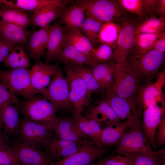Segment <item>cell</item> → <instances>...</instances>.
Returning <instances> with one entry per match:
<instances>
[{
  "label": "cell",
  "mask_w": 165,
  "mask_h": 165,
  "mask_svg": "<svg viewBox=\"0 0 165 165\" xmlns=\"http://www.w3.org/2000/svg\"><path fill=\"white\" fill-rule=\"evenodd\" d=\"M165 56V53L152 50L142 54L130 53L120 64L141 81L156 73L163 64Z\"/></svg>",
  "instance_id": "obj_1"
},
{
  "label": "cell",
  "mask_w": 165,
  "mask_h": 165,
  "mask_svg": "<svg viewBox=\"0 0 165 165\" xmlns=\"http://www.w3.org/2000/svg\"><path fill=\"white\" fill-rule=\"evenodd\" d=\"M74 2L84 8L86 16L103 23L117 21L127 16L118 0H78Z\"/></svg>",
  "instance_id": "obj_2"
},
{
  "label": "cell",
  "mask_w": 165,
  "mask_h": 165,
  "mask_svg": "<svg viewBox=\"0 0 165 165\" xmlns=\"http://www.w3.org/2000/svg\"><path fill=\"white\" fill-rule=\"evenodd\" d=\"M19 108L24 118L53 127L57 109L41 94L25 100Z\"/></svg>",
  "instance_id": "obj_3"
},
{
  "label": "cell",
  "mask_w": 165,
  "mask_h": 165,
  "mask_svg": "<svg viewBox=\"0 0 165 165\" xmlns=\"http://www.w3.org/2000/svg\"><path fill=\"white\" fill-rule=\"evenodd\" d=\"M143 105H141L135 114L132 124L124 133L111 155H120L134 152L145 145L148 141L144 132L142 122Z\"/></svg>",
  "instance_id": "obj_4"
},
{
  "label": "cell",
  "mask_w": 165,
  "mask_h": 165,
  "mask_svg": "<svg viewBox=\"0 0 165 165\" xmlns=\"http://www.w3.org/2000/svg\"><path fill=\"white\" fill-rule=\"evenodd\" d=\"M0 81L14 94L22 96L25 100L38 94L32 86L30 69L28 68L0 71Z\"/></svg>",
  "instance_id": "obj_5"
},
{
  "label": "cell",
  "mask_w": 165,
  "mask_h": 165,
  "mask_svg": "<svg viewBox=\"0 0 165 165\" xmlns=\"http://www.w3.org/2000/svg\"><path fill=\"white\" fill-rule=\"evenodd\" d=\"M48 100L58 110L67 111L74 108L69 98V86L67 77L58 66L47 88Z\"/></svg>",
  "instance_id": "obj_6"
},
{
  "label": "cell",
  "mask_w": 165,
  "mask_h": 165,
  "mask_svg": "<svg viewBox=\"0 0 165 165\" xmlns=\"http://www.w3.org/2000/svg\"><path fill=\"white\" fill-rule=\"evenodd\" d=\"M53 137L52 127L24 118L20 119L18 134L16 138L42 149L45 142Z\"/></svg>",
  "instance_id": "obj_7"
},
{
  "label": "cell",
  "mask_w": 165,
  "mask_h": 165,
  "mask_svg": "<svg viewBox=\"0 0 165 165\" xmlns=\"http://www.w3.org/2000/svg\"><path fill=\"white\" fill-rule=\"evenodd\" d=\"M105 152L104 146L96 145L87 138L76 152L61 160L50 161L48 165H89L101 158Z\"/></svg>",
  "instance_id": "obj_8"
},
{
  "label": "cell",
  "mask_w": 165,
  "mask_h": 165,
  "mask_svg": "<svg viewBox=\"0 0 165 165\" xmlns=\"http://www.w3.org/2000/svg\"><path fill=\"white\" fill-rule=\"evenodd\" d=\"M141 82L139 79L119 63L114 75L113 83L105 91L123 98L134 99L142 85Z\"/></svg>",
  "instance_id": "obj_9"
},
{
  "label": "cell",
  "mask_w": 165,
  "mask_h": 165,
  "mask_svg": "<svg viewBox=\"0 0 165 165\" xmlns=\"http://www.w3.org/2000/svg\"><path fill=\"white\" fill-rule=\"evenodd\" d=\"M120 30L118 38L113 49L112 60L121 64L125 61L131 52L134 44V31L137 21L126 16L118 20Z\"/></svg>",
  "instance_id": "obj_10"
},
{
  "label": "cell",
  "mask_w": 165,
  "mask_h": 165,
  "mask_svg": "<svg viewBox=\"0 0 165 165\" xmlns=\"http://www.w3.org/2000/svg\"><path fill=\"white\" fill-rule=\"evenodd\" d=\"M69 86V98L74 109L82 113L90 105L91 94L82 79L69 65L65 67Z\"/></svg>",
  "instance_id": "obj_11"
},
{
  "label": "cell",
  "mask_w": 165,
  "mask_h": 165,
  "mask_svg": "<svg viewBox=\"0 0 165 165\" xmlns=\"http://www.w3.org/2000/svg\"><path fill=\"white\" fill-rule=\"evenodd\" d=\"M165 84L164 68L158 73L154 83L148 82L145 85L141 86L137 99L142 105L143 108L154 106L158 103H165L162 92Z\"/></svg>",
  "instance_id": "obj_12"
},
{
  "label": "cell",
  "mask_w": 165,
  "mask_h": 165,
  "mask_svg": "<svg viewBox=\"0 0 165 165\" xmlns=\"http://www.w3.org/2000/svg\"><path fill=\"white\" fill-rule=\"evenodd\" d=\"M165 118V104L158 103L154 106L143 108L142 126L145 137L154 148L156 147L155 135L157 127Z\"/></svg>",
  "instance_id": "obj_13"
},
{
  "label": "cell",
  "mask_w": 165,
  "mask_h": 165,
  "mask_svg": "<svg viewBox=\"0 0 165 165\" xmlns=\"http://www.w3.org/2000/svg\"><path fill=\"white\" fill-rule=\"evenodd\" d=\"M58 67L57 65H50L38 61L30 69L32 86L38 94L48 100L47 88Z\"/></svg>",
  "instance_id": "obj_14"
},
{
  "label": "cell",
  "mask_w": 165,
  "mask_h": 165,
  "mask_svg": "<svg viewBox=\"0 0 165 165\" xmlns=\"http://www.w3.org/2000/svg\"><path fill=\"white\" fill-rule=\"evenodd\" d=\"M54 137L81 143L88 137L77 125L73 116L56 117L53 127Z\"/></svg>",
  "instance_id": "obj_15"
},
{
  "label": "cell",
  "mask_w": 165,
  "mask_h": 165,
  "mask_svg": "<svg viewBox=\"0 0 165 165\" xmlns=\"http://www.w3.org/2000/svg\"><path fill=\"white\" fill-rule=\"evenodd\" d=\"M16 147L22 165H48L51 160L46 153L37 146L17 138L13 141Z\"/></svg>",
  "instance_id": "obj_16"
},
{
  "label": "cell",
  "mask_w": 165,
  "mask_h": 165,
  "mask_svg": "<svg viewBox=\"0 0 165 165\" xmlns=\"http://www.w3.org/2000/svg\"><path fill=\"white\" fill-rule=\"evenodd\" d=\"M81 144L82 143L60 139L53 137L45 142L42 149L49 156L51 161H56L76 152Z\"/></svg>",
  "instance_id": "obj_17"
},
{
  "label": "cell",
  "mask_w": 165,
  "mask_h": 165,
  "mask_svg": "<svg viewBox=\"0 0 165 165\" xmlns=\"http://www.w3.org/2000/svg\"><path fill=\"white\" fill-rule=\"evenodd\" d=\"M52 27L50 24L31 33L26 44L29 59L40 60L46 49Z\"/></svg>",
  "instance_id": "obj_18"
},
{
  "label": "cell",
  "mask_w": 165,
  "mask_h": 165,
  "mask_svg": "<svg viewBox=\"0 0 165 165\" xmlns=\"http://www.w3.org/2000/svg\"><path fill=\"white\" fill-rule=\"evenodd\" d=\"M10 103L0 105V120L2 130L11 138L17 137L20 119L19 108Z\"/></svg>",
  "instance_id": "obj_19"
},
{
  "label": "cell",
  "mask_w": 165,
  "mask_h": 165,
  "mask_svg": "<svg viewBox=\"0 0 165 165\" xmlns=\"http://www.w3.org/2000/svg\"><path fill=\"white\" fill-rule=\"evenodd\" d=\"M86 108L84 116L95 120L101 126L114 125L121 121L106 98L100 101L95 106L90 105Z\"/></svg>",
  "instance_id": "obj_20"
},
{
  "label": "cell",
  "mask_w": 165,
  "mask_h": 165,
  "mask_svg": "<svg viewBox=\"0 0 165 165\" xmlns=\"http://www.w3.org/2000/svg\"><path fill=\"white\" fill-rule=\"evenodd\" d=\"M150 143L140 149L125 156L130 157L132 165H165V150L155 152L152 148Z\"/></svg>",
  "instance_id": "obj_21"
},
{
  "label": "cell",
  "mask_w": 165,
  "mask_h": 165,
  "mask_svg": "<svg viewBox=\"0 0 165 165\" xmlns=\"http://www.w3.org/2000/svg\"><path fill=\"white\" fill-rule=\"evenodd\" d=\"M105 92L106 99L121 120H126L132 116L141 104L137 99H127Z\"/></svg>",
  "instance_id": "obj_22"
},
{
  "label": "cell",
  "mask_w": 165,
  "mask_h": 165,
  "mask_svg": "<svg viewBox=\"0 0 165 165\" xmlns=\"http://www.w3.org/2000/svg\"><path fill=\"white\" fill-rule=\"evenodd\" d=\"M67 30L60 21L56 20L53 25L46 49L47 62L56 60L64 44Z\"/></svg>",
  "instance_id": "obj_23"
},
{
  "label": "cell",
  "mask_w": 165,
  "mask_h": 165,
  "mask_svg": "<svg viewBox=\"0 0 165 165\" xmlns=\"http://www.w3.org/2000/svg\"><path fill=\"white\" fill-rule=\"evenodd\" d=\"M2 1L5 6L32 12L49 7L65 9L68 4L72 2L65 0H17L14 1L2 0Z\"/></svg>",
  "instance_id": "obj_24"
},
{
  "label": "cell",
  "mask_w": 165,
  "mask_h": 165,
  "mask_svg": "<svg viewBox=\"0 0 165 165\" xmlns=\"http://www.w3.org/2000/svg\"><path fill=\"white\" fill-rule=\"evenodd\" d=\"M135 112L124 122L120 121L114 125H106V127L102 129L99 145L102 146L116 145L125 132L132 124Z\"/></svg>",
  "instance_id": "obj_25"
},
{
  "label": "cell",
  "mask_w": 165,
  "mask_h": 165,
  "mask_svg": "<svg viewBox=\"0 0 165 165\" xmlns=\"http://www.w3.org/2000/svg\"><path fill=\"white\" fill-rule=\"evenodd\" d=\"M56 60L67 65H86L91 67L97 63L89 55L65 43Z\"/></svg>",
  "instance_id": "obj_26"
},
{
  "label": "cell",
  "mask_w": 165,
  "mask_h": 165,
  "mask_svg": "<svg viewBox=\"0 0 165 165\" xmlns=\"http://www.w3.org/2000/svg\"><path fill=\"white\" fill-rule=\"evenodd\" d=\"M31 33L27 28L0 20V37L11 43L25 45Z\"/></svg>",
  "instance_id": "obj_27"
},
{
  "label": "cell",
  "mask_w": 165,
  "mask_h": 165,
  "mask_svg": "<svg viewBox=\"0 0 165 165\" xmlns=\"http://www.w3.org/2000/svg\"><path fill=\"white\" fill-rule=\"evenodd\" d=\"M73 116L75 122L82 132L96 145H99L102 129L101 125L92 119L87 118L81 112L72 110Z\"/></svg>",
  "instance_id": "obj_28"
},
{
  "label": "cell",
  "mask_w": 165,
  "mask_h": 165,
  "mask_svg": "<svg viewBox=\"0 0 165 165\" xmlns=\"http://www.w3.org/2000/svg\"><path fill=\"white\" fill-rule=\"evenodd\" d=\"M4 6L0 9L2 20L24 28H27L32 23V14L20 9Z\"/></svg>",
  "instance_id": "obj_29"
},
{
  "label": "cell",
  "mask_w": 165,
  "mask_h": 165,
  "mask_svg": "<svg viewBox=\"0 0 165 165\" xmlns=\"http://www.w3.org/2000/svg\"><path fill=\"white\" fill-rule=\"evenodd\" d=\"M85 13L82 7L74 5L64 9L60 21L67 30H79L86 18Z\"/></svg>",
  "instance_id": "obj_30"
},
{
  "label": "cell",
  "mask_w": 165,
  "mask_h": 165,
  "mask_svg": "<svg viewBox=\"0 0 165 165\" xmlns=\"http://www.w3.org/2000/svg\"><path fill=\"white\" fill-rule=\"evenodd\" d=\"M24 48V45H15L3 61L5 66L10 69L28 68L30 62Z\"/></svg>",
  "instance_id": "obj_31"
},
{
  "label": "cell",
  "mask_w": 165,
  "mask_h": 165,
  "mask_svg": "<svg viewBox=\"0 0 165 165\" xmlns=\"http://www.w3.org/2000/svg\"><path fill=\"white\" fill-rule=\"evenodd\" d=\"M64 9L55 7H45L32 12V23L35 27L42 28L60 18Z\"/></svg>",
  "instance_id": "obj_32"
},
{
  "label": "cell",
  "mask_w": 165,
  "mask_h": 165,
  "mask_svg": "<svg viewBox=\"0 0 165 165\" xmlns=\"http://www.w3.org/2000/svg\"><path fill=\"white\" fill-rule=\"evenodd\" d=\"M64 43L90 56L92 50L95 48L90 41L77 29L67 30Z\"/></svg>",
  "instance_id": "obj_33"
},
{
  "label": "cell",
  "mask_w": 165,
  "mask_h": 165,
  "mask_svg": "<svg viewBox=\"0 0 165 165\" xmlns=\"http://www.w3.org/2000/svg\"><path fill=\"white\" fill-rule=\"evenodd\" d=\"M165 27V17L150 16L138 23L135 28L134 35L158 33L164 31Z\"/></svg>",
  "instance_id": "obj_34"
},
{
  "label": "cell",
  "mask_w": 165,
  "mask_h": 165,
  "mask_svg": "<svg viewBox=\"0 0 165 165\" xmlns=\"http://www.w3.org/2000/svg\"><path fill=\"white\" fill-rule=\"evenodd\" d=\"M120 27L117 23L108 22L103 24L99 31L97 44L108 45L113 49L117 41Z\"/></svg>",
  "instance_id": "obj_35"
},
{
  "label": "cell",
  "mask_w": 165,
  "mask_h": 165,
  "mask_svg": "<svg viewBox=\"0 0 165 165\" xmlns=\"http://www.w3.org/2000/svg\"><path fill=\"white\" fill-rule=\"evenodd\" d=\"M164 34L165 31L154 34H141L135 35L131 53L136 54L145 53L150 50L156 41Z\"/></svg>",
  "instance_id": "obj_36"
},
{
  "label": "cell",
  "mask_w": 165,
  "mask_h": 165,
  "mask_svg": "<svg viewBox=\"0 0 165 165\" xmlns=\"http://www.w3.org/2000/svg\"><path fill=\"white\" fill-rule=\"evenodd\" d=\"M68 65L72 68L84 81L91 94L104 90L101 85L95 79L91 67L86 65Z\"/></svg>",
  "instance_id": "obj_37"
},
{
  "label": "cell",
  "mask_w": 165,
  "mask_h": 165,
  "mask_svg": "<svg viewBox=\"0 0 165 165\" xmlns=\"http://www.w3.org/2000/svg\"><path fill=\"white\" fill-rule=\"evenodd\" d=\"M103 24L93 18L86 16L79 30L94 47L97 44L99 33Z\"/></svg>",
  "instance_id": "obj_38"
},
{
  "label": "cell",
  "mask_w": 165,
  "mask_h": 165,
  "mask_svg": "<svg viewBox=\"0 0 165 165\" xmlns=\"http://www.w3.org/2000/svg\"><path fill=\"white\" fill-rule=\"evenodd\" d=\"M0 165H22L13 142L0 147Z\"/></svg>",
  "instance_id": "obj_39"
},
{
  "label": "cell",
  "mask_w": 165,
  "mask_h": 165,
  "mask_svg": "<svg viewBox=\"0 0 165 165\" xmlns=\"http://www.w3.org/2000/svg\"><path fill=\"white\" fill-rule=\"evenodd\" d=\"M119 63L111 60L105 63H97L91 67L93 74L101 85L103 79L110 72L115 71Z\"/></svg>",
  "instance_id": "obj_40"
},
{
  "label": "cell",
  "mask_w": 165,
  "mask_h": 165,
  "mask_svg": "<svg viewBox=\"0 0 165 165\" xmlns=\"http://www.w3.org/2000/svg\"><path fill=\"white\" fill-rule=\"evenodd\" d=\"M113 49L104 44H100L92 50L90 56L96 62L105 63L111 60L113 56Z\"/></svg>",
  "instance_id": "obj_41"
},
{
  "label": "cell",
  "mask_w": 165,
  "mask_h": 165,
  "mask_svg": "<svg viewBox=\"0 0 165 165\" xmlns=\"http://www.w3.org/2000/svg\"><path fill=\"white\" fill-rule=\"evenodd\" d=\"M120 5L125 10L137 15L139 17H144L145 10L142 0H118Z\"/></svg>",
  "instance_id": "obj_42"
},
{
  "label": "cell",
  "mask_w": 165,
  "mask_h": 165,
  "mask_svg": "<svg viewBox=\"0 0 165 165\" xmlns=\"http://www.w3.org/2000/svg\"><path fill=\"white\" fill-rule=\"evenodd\" d=\"M123 156L118 154L111 155L99 159L96 163V165H132V160L127 156Z\"/></svg>",
  "instance_id": "obj_43"
},
{
  "label": "cell",
  "mask_w": 165,
  "mask_h": 165,
  "mask_svg": "<svg viewBox=\"0 0 165 165\" xmlns=\"http://www.w3.org/2000/svg\"><path fill=\"white\" fill-rule=\"evenodd\" d=\"M8 102L18 107L20 104L16 95L0 81V105Z\"/></svg>",
  "instance_id": "obj_44"
},
{
  "label": "cell",
  "mask_w": 165,
  "mask_h": 165,
  "mask_svg": "<svg viewBox=\"0 0 165 165\" xmlns=\"http://www.w3.org/2000/svg\"><path fill=\"white\" fill-rule=\"evenodd\" d=\"M15 45L0 37V63L4 61Z\"/></svg>",
  "instance_id": "obj_45"
},
{
  "label": "cell",
  "mask_w": 165,
  "mask_h": 165,
  "mask_svg": "<svg viewBox=\"0 0 165 165\" xmlns=\"http://www.w3.org/2000/svg\"><path fill=\"white\" fill-rule=\"evenodd\" d=\"M157 130L155 138L156 144L158 146L163 145L165 143V118L162 119Z\"/></svg>",
  "instance_id": "obj_46"
},
{
  "label": "cell",
  "mask_w": 165,
  "mask_h": 165,
  "mask_svg": "<svg viewBox=\"0 0 165 165\" xmlns=\"http://www.w3.org/2000/svg\"><path fill=\"white\" fill-rule=\"evenodd\" d=\"M158 0H142L144 8L150 16H154L156 13V7Z\"/></svg>",
  "instance_id": "obj_47"
},
{
  "label": "cell",
  "mask_w": 165,
  "mask_h": 165,
  "mask_svg": "<svg viewBox=\"0 0 165 165\" xmlns=\"http://www.w3.org/2000/svg\"><path fill=\"white\" fill-rule=\"evenodd\" d=\"M151 50L165 53V34L163 35L156 41Z\"/></svg>",
  "instance_id": "obj_48"
},
{
  "label": "cell",
  "mask_w": 165,
  "mask_h": 165,
  "mask_svg": "<svg viewBox=\"0 0 165 165\" xmlns=\"http://www.w3.org/2000/svg\"><path fill=\"white\" fill-rule=\"evenodd\" d=\"M156 13L159 14L160 16H165V0H158Z\"/></svg>",
  "instance_id": "obj_49"
},
{
  "label": "cell",
  "mask_w": 165,
  "mask_h": 165,
  "mask_svg": "<svg viewBox=\"0 0 165 165\" xmlns=\"http://www.w3.org/2000/svg\"><path fill=\"white\" fill-rule=\"evenodd\" d=\"M13 141H11V138L4 134L0 132V147L5 145L11 144Z\"/></svg>",
  "instance_id": "obj_50"
},
{
  "label": "cell",
  "mask_w": 165,
  "mask_h": 165,
  "mask_svg": "<svg viewBox=\"0 0 165 165\" xmlns=\"http://www.w3.org/2000/svg\"><path fill=\"white\" fill-rule=\"evenodd\" d=\"M4 5L2 0H0V8L2 6Z\"/></svg>",
  "instance_id": "obj_51"
},
{
  "label": "cell",
  "mask_w": 165,
  "mask_h": 165,
  "mask_svg": "<svg viewBox=\"0 0 165 165\" xmlns=\"http://www.w3.org/2000/svg\"><path fill=\"white\" fill-rule=\"evenodd\" d=\"M2 131V127L1 126V123L0 120V132Z\"/></svg>",
  "instance_id": "obj_52"
},
{
  "label": "cell",
  "mask_w": 165,
  "mask_h": 165,
  "mask_svg": "<svg viewBox=\"0 0 165 165\" xmlns=\"http://www.w3.org/2000/svg\"><path fill=\"white\" fill-rule=\"evenodd\" d=\"M96 165V163H93L90 165Z\"/></svg>",
  "instance_id": "obj_53"
}]
</instances>
